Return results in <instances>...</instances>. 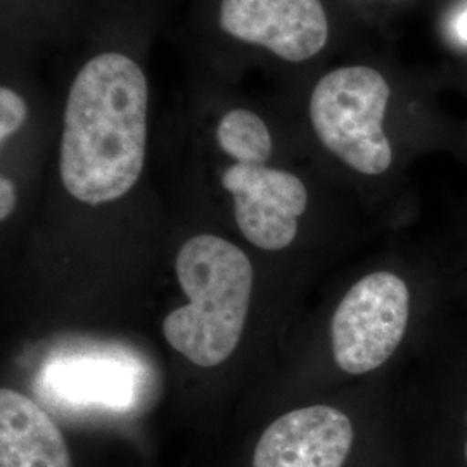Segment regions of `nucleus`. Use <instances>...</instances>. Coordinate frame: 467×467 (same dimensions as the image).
Segmentation results:
<instances>
[{
	"mask_svg": "<svg viewBox=\"0 0 467 467\" xmlns=\"http://www.w3.org/2000/svg\"><path fill=\"white\" fill-rule=\"evenodd\" d=\"M50 384L61 397L78 403L118 407L132 400L130 372L115 362L61 360L52 368Z\"/></svg>",
	"mask_w": 467,
	"mask_h": 467,
	"instance_id": "nucleus-9",
	"label": "nucleus"
},
{
	"mask_svg": "<svg viewBox=\"0 0 467 467\" xmlns=\"http://www.w3.org/2000/svg\"><path fill=\"white\" fill-rule=\"evenodd\" d=\"M455 30H457L459 36L467 42V11H464L461 16L457 17Z\"/></svg>",
	"mask_w": 467,
	"mask_h": 467,
	"instance_id": "nucleus-13",
	"label": "nucleus"
},
{
	"mask_svg": "<svg viewBox=\"0 0 467 467\" xmlns=\"http://www.w3.org/2000/svg\"><path fill=\"white\" fill-rule=\"evenodd\" d=\"M148 144V80L130 57L90 59L67 94L59 173L67 192L98 206L139 181Z\"/></svg>",
	"mask_w": 467,
	"mask_h": 467,
	"instance_id": "nucleus-1",
	"label": "nucleus"
},
{
	"mask_svg": "<svg viewBox=\"0 0 467 467\" xmlns=\"http://www.w3.org/2000/svg\"><path fill=\"white\" fill-rule=\"evenodd\" d=\"M220 25L235 38L293 63L314 57L329 35L320 0H222Z\"/></svg>",
	"mask_w": 467,
	"mask_h": 467,
	"instance_id": "nucleus-6",
	"label": "nucleus"
},
{
	"mask_svg": "<svg viewBox=\"0 0 467 467\" xmlns=\"http://www.w3.org/2000/svg\"><path fill=\"white\" fill-rule=\"evenodd\" d=\"M462 457H464V464L467 467V438L466 441H464V447H462Z\"/></svg>",
	"mask_w": 467,
	"mask_h": 467,
	"instance_id": "nucleus-14",
	"label": "nucleus"
},
{
	"mask_svg": "<svg viewBox=\"0 0 467 467\" xmlns=\"http://www.w3.org/2000/svg\"><path fill=\"white\" fill-rule=\"evenodd\" d=\"M189 303L163 320L168 345L200 368H215L237 348L253 293L246 253L223 237L201 234L185 241L175 260Z\"/></svg>",
	"mask_w": 467,
	"mask_h": 467,
	"instance_id": "nucleus-2",
	"label": "nucleus"
},
{
	"mask_svg": "<svg viewBox=\"0 0 467 467\" xmlns=\"http://www.w3.org/2000/svg\"><path fill=\"white\" fill-rule=\"evenodd\" d=\"M16 187L11 179L2 177L0 179V218L7 220L16 208Z\"/></svg>",
	"mask_w": 467,
	"mask_h": 467,
	"instance_id": "nucleus-12",
	"label": "nucleus"
},
{
	"mask_svg": "<svg viewBox=\"0 0 467 467\" xmlns=\"http://www.w3.org/2000/svg\"><path fill=\"white\" fill-rule=\"evenodd\" d=\"M0 467H73L57 424L15 389L0 391Z\"/></svg>",
	"mask_w": 467,
	"mask_h": 467,
	"instance_id": "nucleus-8",
	"label": "nucleus"
},
{
	"mask_svg": "<svg viewBox=\"0 0 467 467\" xmlns=\"http://www.w3.org/2000/svg\"><path fill=\"white\" fill-rule=\"evenodd\" d=\"M389 96V85L372 67L327 73L310 98V119L320 142L360 173H384L393 161L383 129Z\"/></svg>",
	"mask_w": 467,
	"mask_h": 467,
	"instance_id": "nucleus-3",
	"label": "nucleus"
},
{
	"mask_svg": "<svg viewBox=\"0 0 467 467\" xmlns=\"http://www.w3.org/2000/svg\"><path fill=\"white\" fill-rule=\"evenodd\" d=\"M222 184L233 194L235 222L253 246L279 251L295 241L308 204L306 187L296 175L235 163L225 170Z\"/></svg>",
	"mask_w": 467,
	"mask_h": 467,
	"instance_id": "nucleus-5",
	"label": "nucleus"
},
{
	"mask_svg": "<svg viewBox=\"0 0 467 467\" xmlns=\"http://www.w3.org/2000/svg\"><path fill=\"white\" fill-rule=\"evenodd\" d=\"M26 104L9 87L0 88V142L5 144L9 137L16 134L26 119Z\"/></svg>",
	"mask_w": 467,
	"mask_h": 467,
	"instance_id": "nucleus-11",
	"label": "nucleus"
},
{
	"mask_svg": "<svg viewBox=\"0 0 467 467\" xmlns=\"http://www.w3.org/2000/svg\"><path fill=\"white\" fill-rule=\"evenodd\" d=\"M353 441L345 412L331 405L303 407L268 426L253 451V467H345Z\"/></svg>",
	"mask_w": 467,
	"mask_h": 467,
	"instance_id": "nucleus-7",
	"label": "nucleus"
},
{
	"mask_svg": "<svg viewBox=\"0 0 467 467\" xmlns=\"http://www.w3.org/2000/svg\"><path fill=\"white\" fill-rule=\"evenodd\" d=\"M217 140L225 154L243 165H265L272 154L265 121L248 109H233L222 118Z\"/></svg>",
	"mask_w": 467,
	"mask_h": 467,
	"instance_id": "nucleus-10",
	"label": "nucleus"
},
{
	"mask_svg": "<svg viewBox=\"0 0 467 467\" xmlns=\"http://www.w3.org/2000/svg\"><path fill=\"white\" fill-rule=\"evenodd\" d=\"M410 316L409 287L391 272H374L345 295L333 316L331 341L337 368L366 374L400 347Z\"/></svg>",
	"mask_w": 467,
	"mask_h": 467,
	"instance_id": "nucleus-4",
	"label": "nucleus"
}]
</instances>
